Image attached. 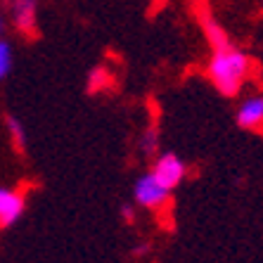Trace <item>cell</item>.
I'll return each instance as SVG.
<instances>
[{
  "label": "cell",
  "mask_w": 263,
  "mask_h": 263,
  "mask_svg": "<svg viewBox=\"0 0 263 263\" xmlns=\"http://www.w3.org/2000/svg\"><path fill=\"white\" fill-rule=\"evenodd\" d=\"M254 60L247 50L230 45L226 50H216L209 57L206 67H204V79L214 86V90L220 98H237L245 83L249 81Z\"/></svg>",
  "instance_id": "cell-1"
},
{
  "label": "cell",
  "mask_w": 263,
  "mask_h": 263,
  "mask_svg": "<svg viewBox=\"0 0 263 263\" xmlns=\"http://www.w3.org/2000/svg\"><path fill=\"white\" fill-rule=\"evenodd\" d=\"M149 173H152V178L164 190L176 192L178 187L183 185L185 178H187V164H185L183 157L178 152H164V149H161L152 159Z\"/></svg>",
  "instance_id": "cell-2"
},
{
  "label": "cell",
  "mask_w": 263,
  "mask_h": 263,
  "mask_svg": "<svg viewBox=\"0 0 263 263\" xmlns=\"http://www.w3.org/2000/svg\"><path fill=\"white\" fill-rule=\"evenodd\" d=\"M5 10L12 29L26 41L38 36V0H5Z\"/></svg>",
  "instance_id": "cell-3"
},
{
  "label": "cell",
  "mask_w": 263,
  "mask_h": 263,
  "mask_svg": "<svg viewBox=\"0 0 263 263\" xmlns=\"http://www.w3.org/2000/svg\"><path fill=\"white\" fill-rule=\"evenodd\" d=\"M173 192L164 190L157 180L152 178V173L145 171L135 178L133 183V204L145 209V211H161L164 206H168Z\"/></svg>",
  "instance_id": "cell-4"
},
{
  "label": "cell",
  "mask_w": 263,
  "mask_h": 263,
  "mask_svg": "<svg viewBox=\"0 0 263 263\" xmlns=\"http://www.w3.org/2000/svg\"><path fill=\"white\" fill-rule=\"evenodd\" d=\"M195 14H197V19H199V29H202V33H204V38H206V45H209L211 52H216V50H226V48L233 45V38H230L228 29L214 17V12H211L206 5H197Z\"/></svg>",
  "instance_id": "cell-5"
},
{
  "label": "cell",
  "mask_w": 263,
  "mask_h": 263,
  "mask_svg": "<svg viewBox=\"0 0 263 263\" xmlns=\"http://www.w3.org/2000/svg\"><path fill=\"white\" fill-rule=\"evenodd\" d=\"M26 211L24 187H5L0 185V230L12 228Z\"/></svg>",
  "instance_id": "cell-6"
},
{
  "label": "cell",
  "mask_w": 263,
  "mask_h": 263,
  "mask_svg": "<svg viewBox=\"0 0 263 263\" xmlns=\"http://www.w3.org/2000/svg\"><path fill=\"white\" fill-rule=\"evenodd\" d=\"M235 123L247 133L263 135V95H251L242 100L235 109Z\"/></svg>",
  "instance_id": "cell-7"
},
{
  "label": "cell",
  "mask_w": 263,
  "mask_h": 263,
  "mask_svg": "<svg viewBox=\"0 0 263 263\" xmlns=\"http://www.w3.org/2000/svg\"><path fill=\"white\" fill-rule=\"evenodd\" d=\"M138 152L147 161H152L161 152V130L157 121H149L145 126V130L140 133V138H138Z\"/></svg>",
  "instance_id": "cell-8"
},
{
  "label": "cell",
  "mask_w": 263,
  "mask_h": 263,
  "mask_svg": "<svg viewBox=\"0 0 263 263\" xmlns=\"http://www.w3.org/2000/svg\"><path fill=\"white\" fill-rule=\"evenodd\" d=\"M5 130L10 135V142H12L14 152L19 157H26V149H29V133H26L24 121L14 114H7L5 117Z\"/></svg>",
  "instance_id": "cell-9"
},
{
  "label": "cell",
  "mask_w": 263,
  "mask_h": 263,
  "mask_svg": "<svg viewBox=\"0 0 263 263\" xmlns=\"http://www.w3.org/2000/svg\"><path fill=\"white\" fill-rule=\"evenodd\" d=\"M12 67H14V48L5 36L0 38V83L12 73Z\"/></svg>",
  "instance_id": "cell-10"
},
{
  "label": "cell",
  "mask_w": 263,
  "mask_h": 263,
  "mask_svg": "<svg viewBox=\"0 0 263 263\" xmlns=\"http://www.w3.org/2000/svg\"><path fill=\"white\" fill-rule=\"evenodd\" d=\"M107 79H109V76H107V71H104L102 67L90 69V76H88V92L100 90V88L104 86V81H107Z\"/></svg>",
  "instance_id": "cell-11"
},
{
  "label": "cell",
  "mask_w": 263,
  "mask_h": 263,
  "mask_svg": "<svg viewBox=\"0 0 263 263\" xmlns=\"http://www.w3.org/2000/svg\"><path fill=\"white\" fill-rule=\"evenodd\" d=\"M119 216H121V223H123V226H135V223H138V209H135L133 202L121 204V209H119Z\"/></svg>",
  "instance_id": "cell-12"
},
{
  "label": "cell",
  "mask_w": 263,
  "mask_h": 263,
  "mask_svg": "<svg viewBox=\"0 0 263 263\" xmlns=\"http://www.w3.org/2000/svg\"><path fill=\"white\" fill-rule=\"evenodd\" d=\"M149 251H152V242L149 239H140L130 249V258H145V256H149Z\"/></svg>",
  "instance_id": "cell-13"
},
{
  "label": "cell",
  "mask_w": 263,
  "mask_h": 263,
  "mask_svg": "<svg viewBox=\"0 0 263 263\" xmlns=\"http://www.w3.org/2000/svg\"><path fill=\"white\" fill-rule=\"evenodd\" d=\"M7 26H10V19H7V14L0 10V38L7 36Z\"/></svg>",
  "instance_id": "cell-14"
},
{
  "label": "cell",
  "mask_w": 263,
  "mask_h": 263,
  "mask_svg": "<svg viewBox=\"0 0 263 263\" xmlns=\"http://www.w3.org/2000/svg\"><path fill=\"white\" fill-rule=\"evenodd\" d=\"M195 3H197V5H206L209 0H195Z\"/></svg>",
  "instance_id": "cell-15"
}]
</instances>
